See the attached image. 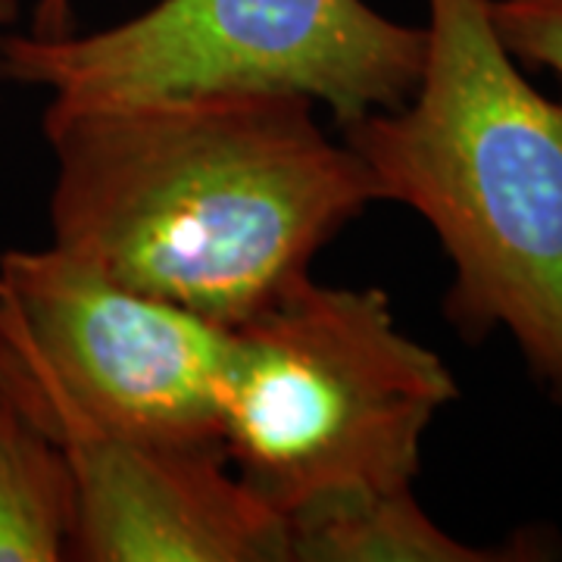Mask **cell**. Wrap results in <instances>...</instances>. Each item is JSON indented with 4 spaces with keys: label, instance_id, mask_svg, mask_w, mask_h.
Instances as JSON below:
<instances>
[{
    "label": "cell",
    "instance_id": "1",
    "mask_svg": "<svg viewBox=\"0 0 562 562\" xmlns=\"http://www.w3.org/2000/svg\"><path fill=\"white\" fill-rule=\"evenodd\" d=\"M41 128L50 244L225 328L375 203L360 157L291 91L50 94Z\"/></svg>",
    "mask_w": 562,
    "mask_h": 562
},
{
    "label": "cell",
    "instance_id": "2",
    "mask_svg": "<svg viewBox=\"0 0 562 562\" xmlns=\"http://www.w3.org/2000/svg\"><path fill=\"white\" fill-rule=\"evenodd\" d=\"M409 101L341 125L375 201L413 210L453 279L443 319L465 344L506 331L562 406V101L538 91L487 0H425Z\"/></svg>",
    "mask_w": 562,
    "mask_h": 562
},
{
    "label": "cell",
    "instance_id": "3",
    "mask_svg": "<svg viewBox=\"0 0 562 562\" xmlns=\"http://www.w3.org/2000/svg\"><path fill=\"white\" fill-rule=\"evenodd\" d=\"M460 397L379 288L303 276L228 328L222 453L284 522L413 487L422 441Z\"/></svg>",
    "mask_w": 562,
    "mask_h": 562
},
{
    "label": "cell",
    "instance_id": "4",
    "mask_svg": "<svg viewBox=\"0 0 562 562\" xmlns=\"http://www.w3.org/2000/svg\"><path fill=\"white\" fill-rule=\"evenodd\" d=\"M425 47V25L366 0H157L98 32L0 35V79L50 94L291 91L341 128L409 101Z\"/></svg>",
    "mask_w": 562,
    "mask_h": 562
},
{
    "label": "cell",
    "instance_id": "5",
    "mask_svg": "<svg viewBox=\"0 0 562 562\" xmlns=\"http://www.w3.org/2000/svg\"><path fill=\"white\" fill-rule=\"evenodd\" d=\"M228 328L47 244L0 254V391L54 441L222 450Z\"/></svg>",
    "mask_w": 562,
    "mask_h": 562
},
{
    "label": "cell",
    "instance_id": "6",
    "mask_svg": "<svg viewBox=\"0 0 562 562\" xmlns=\"http://www.w3.org/2000/svg\"><path fill=\"white\" fill-rule=\"evenodd\" d=\"M72 553L81 562H291L284 516L222 450L69 435Z\"/></svg>",
    "mask_w": 562,
    "mask_h": 562
},
{
    "label": "cell",
    "instance_id": "7",
    "mask_svg": "<svg viewBox=\"0 0 562 562\" xmlns=\"http://www.w3.org/2000/svg\"><path fill=\"white\" fill-rule=\"evenodd\" d=\"M291 562H513L560 560L562 538L522 528L506 543L475 547L447 535L413 487L288 525Z\"/></svg>",
    "mask_w": 562,
    "mask_h": 562
},
{
    "label": "cell",
    "instance_id": "8",
    "mask_svg": "<svg viewBox=\"0 0 562 562\" xmlns=\"http://www.w3.org/2000/svg\"><path fill=\"white\" fill-rule=\"evenodd\" d=\"M72 475L60 443L0 391V562L72 553Z\"/></svg>",
    "mask_w": 562,
    "mask_h": 562
},
{
    "label": "cell",
    "instance_id": "9",
    "mask_svg": "<svg viewBox=\"0 0 562 562\" xmlns=\"http://www.w3.org/2000/svg\"><path fill=\"white\" fill-rule=\"evenodd\" d=\"M491 25L522 69L562 79V0H487Z\"/></svg>",
    "mask_w": 562,
    "mask_h": 562
},
{
    "label": "cell",
    "instance_id": "10",
    "mask_svg": "<svg viewBox=\"0 0 562 562\" xmlns=\"http://www.w3.org/2000/svg\"><path fill=\"white\" fill-rule=\"evenodd\" d=\"M66 32H72V3L69 0H38L35 20H32V35L57 38Z\"/></svg>",
    "mask_w": 562,
    "mask_h": 562
},
{
    "label": "cell",
    "instance_id": "11",
    "mask_svg": "<svg viewBox=\"0 0 562 562\" xmlns=\"http://www.w3.org/2000/svg\"><path fill=\"white\" fill-rule=\"evenodd\" d=\"M20 20V0H0V29Z\"/></svg>",
    "mask_w": 562,
    "mask_h": 562
}]
</instances>
